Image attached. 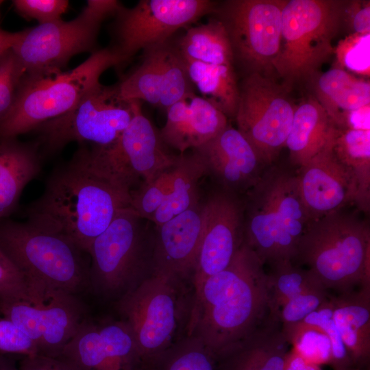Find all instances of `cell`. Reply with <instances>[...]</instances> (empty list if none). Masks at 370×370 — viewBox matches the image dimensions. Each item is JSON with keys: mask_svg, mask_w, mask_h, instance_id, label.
<instances>
[{"mask_svg": "<svg viewBox=\"0 0 370 370\" xmlns=\"http://www.w3.org/2000/svg\"><path fill=\"white\" fill-rule=\"evenodd\" d=\"M270 300L264 264L243 241L227 267L195 296L190 331L217 359L267 319Z\"/></svg>", "mask_w": 370, "mask_h": 370, "instance_id": "obj_1", "label": "cell"}, {"mask_svg": "<svg viewBox=\"0 0 370 370\" xmlns=\"http://www.w3.org/2000/svg\"><path fill=\"white\" fill-rule=\"evenodd\" d=\"M130 201V192L101 176L81 147L53 171L42 195L27 206L26 214L28 221L65 235L88 253Z\"/></svg>", "mask_w": 370, "mask_h": 370, "instance_id": "obj_2", "label": "cell"}, {"mask_svg": "<svg viewBox=\"0 0 370 370\" xmlns=\"http://www.w3.org/2000/svg\"><path fill=\"white\" fill-rule=\"evenodd\" d=\"M243 199L244 242L264 265L294 262L299 241L312 221L301 199L297 170L269 166Z\"/></svg>", "mask_w": 370, "mask_h": 370, "instance_id": "obj_3", "label": "cell"}, {"mask_svg": "<svg viewBox=\"0 0 370 370\" xmlns=\"http://www.w3.org/2000/svg\"><path fill=\"white\" fill-rule=\"evenodd\" d=\"M305 265L327 290L338 293L370 285V227L341 210L312 221L293 262Z\"/></svg>", "mask_w": 370, "mask_h": 370, "instance_id": "obj_4", "label": "cell"}, {"mask_svg": "<svg viewBox=\"0 0 370 370\" xmlns=\"http://www.w3.org/2000/svg\"><path fill=\"white\" fill-rule=\"evenodd\" d=\"M345 1L286 0L274 75L288 91L308 83L334 54L332 40L343 27Z\"/></svg>", "mask_w": 370, "mask_h": 370, "instance_id": "obj_5", "label": "cell"}, {"mask_svg": "<svg viewBox=\"0 0 370 370\" xmlns=\"http://www.w3.org/2000/svg\"><path fill=\"white\" fill-rule=\"evenodd\" d=\"M123 63L121 56L110 45L91 53L70 71L25 75L13 107L0 122V138H14L64 114L100 82L105 71Z\"/></svg>", "mask_w": 370, "mask_h": 370, "instance_id": "obj_6", "label": "cell"}, {"mask_svg": "<svg viewBox=\"0 0 370 370\" xmlns=\"http://www.w3.org/2000/svg\"><path fill=\"white\" fill-rule=\"evenodd\" d=\"M0 248L30 284L73 294L89 284V254L60 233L28 220L5 219Z\"/></svg>", "mask_w": 370, "mask_h": 370, "instance_id": "obj_7", "label": "cell"}, {"mask_svg": "<svg viewBox=\"0 0 370 370\" xmlns=\"http://www.w3.org/2000/svg\"><path fill=\"white\" fill-rule=\"evenodd\" d=\"M123 7L116 0H89L75 18L38 25L18 32L11 48L25 75L40 76L62 71L75 56L97 50L101 23Z\"/></svg>", "mask_w": 370, "mask_h": 370, "instance_id": "obj_8", "label": "cell"}, {"mask_svg": "<svg viewBox=\"0 0 370 370\" xmlns=\"http://www.w3.org/2000/svg\"><path fill=\"white\" fill-rule=\"evenodd\" d=\"M151 223L127 206L95 238L88 254L89 284L96 291L113 294L130 289L149 258L152 260L149 245L153 242L154 228L149 229Z\"/></svg>", "mask_w": 370, "mask_h": 370, "instance_id": "obj_9", "label": "cell"}, {"mask_svg": "<svg viewBox=\"0 0 370 370\" xmlns=\"http://www.w3.org/2000/svg\"><path fill=\"white\" fill-rule=\"evenodd\" d=\"M140 103L121 98L117 84H95L71 110L36 129L45 153H56L71 142L98 147L112 143L128 126Z\"/></svg>", "mask_w": 370, "mask_h": 370, "instance_id": "obj_10", "label": "cell"}, {"mask_svg": "<svg viewBox=\"0 0 370 370\" xmlns=\"http://www.w3.org/2000/svg\"><path fill=\"white\" fill-rule=\"evenodd\" d=\"M286 0H227L213 12L225 29L234 57L247 72L274 78Z\"/></svg>", "mask_w": 370, "mask_h": 370, "instance_id": "obj_11", "label": "cell"}, {"mask_svg": "<svg viewBox=\"0 0 370 370\" xmlns=\"http://www.w3.org/2000/svg\"><path fill=\"white\" fill-rule=\"evenodd\" d=\"M160 132L143 114L140 103L130 124L112 143L86 148L88 160L103 178L130 192L171 167L177 156L164 148Z\"/></svg>", "mask_w": 370, "mask_h": 370, "instance_id": "obj_12", "label": "cell"}, {"mask_svg": "<svg viewBox=\"0 0 370 370\" xmlns=\"http://www.w3.org/2000/svg\"><path fill=\"white\" fill-rule=\"evenodd\" d=\"M288 91L275 78L250 73L239 85L237 130L268 165L285 147L295 110Z\"/></svg>", "mask_w": 370, "mask_h": 370, "instance_id": "obj_13", "label": "cell"}, {"mask_svg": "<svg viewBox=\"0 0 370 370\" xmlns=\"http://www.w3.org/2000/svg\"><path fill=\"white\" fill-rule=\"evenodd\" d=\"M0 314L34 343L38 354L58 357L86 319L75 294L34 284L27 300L0 301Z\"/></svg>", "mask_w": 370, "mask_h": 370, "instance_id": "obj_14", "label": "cell"}, {"mask_svg": "<svg viewBox=\"0 0 370 370\" xmlns=\"http://www.w3.org/2000/svg\"><path fill=\"white\" fill-rule=\"evenodd\" d=\"M217 2L210 0H141L123 8L112 25L110 45L128 61L140 50L164 43L178 29L213 14Z\"/></svg>", "mask_w": 370, "mask_h": 370, "instance_id": "obj_15", "label": "cell"}, {"mask_svg": "<svg viewBox=\"0 0 370 370\" xmlns=\"http://www.w3.org/2000/svg\"><path fill=\"white\" fill-rule=\"evenodd\" d=\"M174 278L153 272L127 291L119 303L140 357L153 356L169 343L177 325Z\"/></svg>", "mask_w": 370, "mask_h": 370, "instance_id": "obj_16", "label": "cell"}, {"mask_svg": "<svg viewBox=\"0 0 370 370\" xmlns=\"http://www.w3.org/2000/svg\"><path fill=\"white\" fill-rule=\"evenodd\" d=\"M204 207V232L194 271L195 296L208 278L227 267L244 239L243 197L220 190Z\"/></svg>", "mask_w": 370, "mask_h": 370, "instance_id": "obj_17", "label": "cell"}, {"mask_svg": "<svg viewBox=\"0 0 370 370\" xmlns=\"http://www.w3.org/2000/svg\"><path fill=\"white\" fill-rule=\"evenodd\" d=\"M59 357L77 370H135L140 356L123 321L98 325L86 319Z\"/></svg>", "mask_w": 370, "mask_h": 370, "instance_id": "obj_18", "label": "cell"}, {"mask_svg": "<svg viewBox=\"0 0 370 370\" xmlns=\"http://www.w3.org/2000/svg\"><path fill=\"white\" fill-rule=\"evenodd\" d=\"M221 190L244 195L270 166L236 128L227 124L216 136L192 149Z\"/></svg>", "mask_w": 370, "mask_h": 370, "instance_id": "obj_19", "label": "cell"}, {"mask_svg": "<svg viewBox=\"0 0 370 370\" xmlns=\"http://www.w3.org/2000/svg\"><path fill=\"white\" fill-rule=\"evenodd\" d=\"M299 193L312 221L357 205L359 192L353 172L326 147L297 170Z\"/></svg>", "mask_w": 370, "mask_h": 370, "instance_id": "obj_20", "label": "cell"}, {"mask_svg": "<svg viewBox=\"0 0 370 370\" xmlns=\"http://www.w3.org/2000/svg\"><path fill=\"white\" fill-rule=\"evenodd\" d=\"M205 227L199 202L163 224L154 225L153 272L176 279L195 271Z\"/></svg>", "mask_w": 370, "mask_h": 370, "instance_id": "obj_21", "label": "cell"}, {"mask_svg": "<svg viewBox=\"0 0 370 370\" xmlns=\"http://www.w3.org/2000/svg\"><path fill=\"white\" fill-rule=\"evenodd\" d=\"M160 136L181 153L196 149L216 136L228 124L227 118L207 100L193 93L166 110Z\"/></svg>", "mask_w": 370, "mask_h": 370, "instance_id": "obj_22", "label": "cell"}, {"mask_svg": "<svg viewBox=\"0 0 370 370\" xmlns=\"http://www.w3.org/2000/svg\"><path fill=\"white\" fill-rule=\"evenodd\" d=\"M288 342L280 319L269 313L251 334L217 359L218 370H284Z\"/></svg>", "mask_w": 370, "mask_h": 370, "instance_id": "obj_23", "label": "cell"}, {"mask_svg": "<svg viewBox=\"0 0 370 370\" xmlns=\"http://www.w3.org/2000/svg\"><path fill=\"white\" fill-rule=\"evenodd\" d=\"M333 319L354 367L370 358V285L331 296Z\"/></svg>", "mask_w": 370, "mask_h": 370, "instance_id": "obj_24", "label": "cell"}, {"mask_svg": "<svg viewBox=\"0 0 370 370\" xmlns=\"http://www.w3.org/2000/svg\"><path fill=\"white\" fill-rule=\"evenodd\" d=\"M312 95L337 127H343L347 114L370 104L369 81L334 66L310 82Z\"/></svg>", "mask_w": 370, "mask_h": 370, "instance_id": "obj_25", "label": "cell"}, {"mask_svg": "<svg viewBox=\"0 0 370 370\" xmlns=\"http://www.w3.org/2000/svg\"><path fill=\"white\" fill-rule=\"evenodd\" d=\"M38 144L0 138V221L15 209L25 186L41 169Z\"/></svg>", "mask_w": 370, "mask_h": 370, "instance_id": "obj_26", "label": "cell"}, {"mask_svg": "<svg viewBox=\"0 0 370 370\" xmlns=\"http://www.w3.org/2000/svg\"><path fill=\"white\" fill-rule=\"evenodd\" d=\"M335 127L313 96L297 105L285 143L291 164L299 169L321 152L330 141Z\"/></svg>", "mask_w": 370, "mask_h": 370, "instance_id": "obj_27", "label": "cell"}, {"mask_svg": "<svg viewBox=\"0 0 370 370\" xmlns=\"http://www.w3.org/2000/svg\"><path fill=\"white\" fill-rule=\"evenodd\" d=\"M182 58L189 79L201 97L227 119H234L239 99V84L234 66L209 64Z\"/></svg>", "mask_w": 370, "mask_h": 370, "instance_id": "obj_28", "label": "cell"}, {"mask_svg": "<svg viewBox=\"0 0 370 370\" xmlns=\"http://www.w3.org/2000/svg\"><path fill=\"white\" fill-rule=\"evenodd\" d=\"M332 152L354 174L358 186V208L370 206V130L335 127L328 143Z\"/></svg>", "mask_w": 370, "mask_h": 370, "instance_id": "obj_29", "label": "cell"}, {"mask_svg": "<svg viewBox=\"0 0 370 370\" xmlns=\"http://www.w3.org/2000/svg\"><path fill=\"white\" fill-rule=\"evenodd\" d=\"M206 175L204 164L193 150L177 156L170 192L151 222L160 225L199 203L198 182Z\"/></svg>", "mask_w": 370, "mask_h": 370, "instance_id": "obj_30", "label": "cell"}, {"mask_svg": "<svg viewBox=\"0 0 370 370\" xmlns=\"http://www.w3.org/2000/svg\"><path fill=\"white\" fill-rule=\"evenodd\" d=\"M175 45L185 58L209 64L234 66L227 32L215 18L206 23L190 27Z\"/></svg>", "mask_w": 370, "mask_h": 370, "instance_id": "obj_31", "label": "cell"}, {"mask_svg": "<svg viewBox=\"0 0 370 370\" xmlns=\"http://www.w3.org/2000/svg\"><path fill=\"white\" fill-rule=\"evenodd\" d=\"M270 267L267 273L271 297L269 312L278 317L280 309L289 299L308 291L325 289L308 269L293 261L278 262Z\"/></svg>", "mask_w": 370, "mask_h": 370, "instance_id": "obj_32", "label": "cell"}, {"mask_svg": "<svg viewBox=\"0 0 370 370\" xmlns=\"http://www.w3.org/2000/svg\"><path fill=\"white\" fill-rule=\"evenodd\" d=\"M159 46L143 51L141 64L117 84L121 98L145 101L159 107L161 87Z\"/></svg>", "mask_w": 370, "mask_h": 370, "instance_id": "obj_33", "label": "cell"}, {"mask_svg": "<svg viewBox=\"0 0 370 370\" xmlns=\"http://www.w3.org/2000/svg\"><path fill=\"white\" fill-rule=\"evenodd\" d=\"M161 73L159 107L166 110L173 103L195 93L183 58L175 45L169 40L160 45Z\"/></svg>", "mask_w": 370, "mask_h": 370, "instance_id": "obj_34", "label": "cell"}, {"mask_svg": "<svg viewBox=\"0 0 370 370\" xmlns=\"http://www.w3.org/2000/svg\"><path fill=\"white\" fill-rule=\"evenodd\" d=\"M282 329L289 344L305 358L319 365L330 364V341L319 327L301 321L282 325Z\"/></svg>", "mask_w": 370, "mask_h": 370, "instance_id": "obj_35", "label": "cell"}, {"mask_svg": "<svg viewBox=\"0 0 370 370\" xmlns=\"http://www.w3.org/2000/svg\"><path fill=\"white\" fill-rule=\"evenodd\" d=\"M173 165L152 181L142 183L136 189L131 190L130 206L142 218L151 221L156 212L169 193L173 177Z\"/></svg>", "mask_w": 370, "mask_h": 370, "instance_id": "obj_36", "label": "cell"}, {"mask_svg": "<svg viewBox=\"0 0 370 370\" xmlns=\"http://www.w3.org/2000/svg\"><path fill=\"white\" fill-rule=\"evenodd\" d=\"M370 33L348 34L334 47V66L354 75L369 76Z\"/></svg>", "mask_w": 370, "mask_h": 370, "instance_id": "obj_37", "label": "cell"}, {"mask_svg": "<svg viewBox=\"0 0 370 370\" xmlns=\"http://www.w3.org/2000/svg\"><path fill=\"white\" fill-rule=\"evenodd\" d=\"M302 321L319 327L329 338L331 344L330 365H332L334 370L354 369L333 319L330 295L316 310Z\"/></svg>", "mask_w": 370, "mask_h": 370, "instance_id": "obj_38", "label": "cell"}, {"mask_svg": "<svg viewBox=\"0 0 370 370\" xmlns=\"http://www.w3.org/2000/svg\"><path fill=\"white\" fill-rule=\"evenodd\" d=\"M25 75L11 49L0 56V122L13 107Z\"/></svg>", "mask_w": 370, "mask_h": 370, "instance_id": "obj_39", "label": "cell"}, {"mask_svg": "<svg viewBox=\"0 0 370 370\" xmlns=\"http://www.w3.org/2000/svg\"><path fill=\"white\" fill-rule=\"evenodd\" d=\"M32 293V284L0 248V301L27 300Z\"/></svg>", "mask_w": 370, "mask_h": 370, "instance_id": "obj_40", "label": "cell"}, {"mask_svg": "<svg viewBox=\"0 0 370 370\" xmlns=\"http://www.w3.org/2000/svg\"><path fill=\"white\" fill-rule=\"evenodd\" d=\"M328 291L319 288L304 292L286 301L280 309L282 325L296 323L316 310L329 297Z\"/></svg>", "mask_w": 370, "mask_h": 370, "instance_id": "obj_41", "label": "cell"}, {"mask_svg": "<svg viewBox=\"0 0 370 370\" xmlns=\"http://www.w3.org/2000/svg\"><path fill=\"white\" fill-rule=\"evenodd\" d=\"M12 3L19 14L38 24L62 19L69 5L66 0H14Z\"/></svg>", "mask_w": 370, "mask_h": 370, "instance_id": "obj_42", "label": "cell"}, {"mask_svg": "<svg viewBox=\"0 0 370 370\" xmlns=\"http://www.w3.org/2000/svg\"><path fill=\"white\" fill-rule=\"evenodd\" d=\"M177 352L164 370H218L216 358L200 342Z\"/></svg>", "mask_w": 370, "mask_h": 370, "instance_id": "obj_43", "label": "cell"}, {"mask_svg": "<svg viewBox=\"0 0 370 370\" xmlns=\"http://www.w3.org/2000/svg\"><path fill=\"white\" fill-rule=\"evenodd\" d=\"M0 352L31 356L38 354L33 341L10 320L0 317Z\"/></svg>", "mask_w": 370, "mask_h": 370, "instance_id": "obj_44", "label": "cell"}, {"mask_svg": "<svg viewBox=\"0 0 370 370\" xmlns=\"http://www.w3.org/2000/svg\"><path fill=\"white\" fill-rule=\"evenodd\" d=\"M345 25L349 34L370 33L369 1H345L343 26Z\"/></svg>", "mask_w": 370, "mask_h": 370, "instance_id": "obj_45", "label": "cell"}, {"mask_svg": "<svg viewBox=\"0 0 370 370\" xmlns=\"http://www.w3.org/2000/svg\"><path fill=\"white\" fill-rule=\"evenodd\" d=\"M20 370H77L60 357H52L39 354L25 356Z\"/></svg>", "mask_w": 370, "mask_h": 370, "instance_id": "obj_46", "label": "cell"}, {"mask_svg": "<svg viewBox=\"0 0 370 370\" xmlns=\"http://www.w3.org/2000/svg\"><path fill=\"white\" fill-rule=\"evenodd\" d=\"M284 370H323L320 366L305 358L291 347L286 356Z\"/></svg>", "mask_w": 370, "mask_h": 370, "instance_id": "obj_47", "label": "cell"}, {"mask_svg": "<svg viewBox=\"0 0 370 370\" xmlns=\"http://www.w3.org/2000/svg\"><path fill=\"white\" fill-rule=\"evenodd\" d=\"M18 36V32H10L0 29V56L11 49Z\"/></svg>", "mask_w": 370, "mask_h": 370, "instance_id": "obj_48", "label": "cell"}, {"mask_svg": "<svg viewBox=\"0 0 370 370\" xmlns=\"http://www.w3.org/2000/svg\"><path fill=\"white\" fill-rule=\"evenodd\" d=\"M0 370H16L13 367L7 364L5 362L0 359Z\"/></svg>", "mask_w": 370, "mask_h": 370, "instance_id": "obj_49", "label": "cell"}, {"mask_svg": "<svg viewBox=\"0 0 370 370\" xmlns=\"http://www.w3.org/2000/svg\"><path fill=\"white\" fill-rule=\"evenodd\" d=\"M2 3H3V1H1V0H0V6H1V5L2 4Z\"/></svg>", "mask_w": 370, "mask_h": 370, "instance_id": "obj_50", "label": "cell"}, {"mask_svg": "<svg viewBox=\"0 0 370 370\" xmlns=\"http://www.w3.org/2000/svg\"><path fill=\"white\" fill-rule=\"evenodd\" d=\"M352 370H358V369H352Z\"/></svg>", "mask_w": 370, "mask_h": 370, "instance_id": "obj_51", "label": "cell"}]
</instances>
